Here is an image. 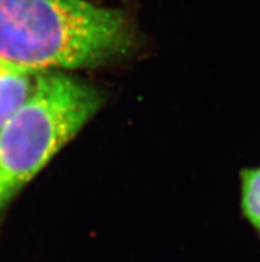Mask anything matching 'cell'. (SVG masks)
Returning <instances> with one entry per match:
<instances>
[{"instance_id": "7a4b0ae2", "label": "cell", "mask_w": 260, "mask_h": 262, "mask_svg": "<svg viewBox=\"0 0 260 262\" xmlns=\"http://www.w3.org/2000/svg\"><path fill=\"white\" fill-rule=\"evenodd\" d=\"M97 91L60 71L41 72L30 97L0 126V213L100 106Z\"/></svg>"}, {"instance_id": "3957f363", "label": "cell", "mask_w": 260, "mask_h": 262, "mask_svg": "<svg viewBox=\"0 0 260 262\" xmlns=\"http://www.w3.org/2000/svg\"><path fill=\"white\" fill-rule=\"evenodd\" d=\"M39 73L0 60V126L30 97Z\"/></svg>"}, {"instance_id": "277c9868", "label": "cell", "mask_w": 260, "mask_h": 262, "mask_svg": "<svg viewBox=\"0 0 260 262\" xmlns=\"http://www.w3.org/2000/svg\"><path fill=\"white\" fill-rule=\"evenodd\" d=\"M242 209L260 232V168L242 172Z\"/></svg>"}, {"instance_id": "6da1fadb", "label": "cell", "mask_w": 260, "mask_h": 262, "mask_svg": "<svg viewBox=\"0 0 260 262\" xmlns=\"http://www.w3.org/2000/svg\"><path fill=\"white\" fill-rule=\"evenodd\" d=\"M120 11L86 0H0V60L35 72L100 66L125 52Z\"/></svg>"}]
</instances>
